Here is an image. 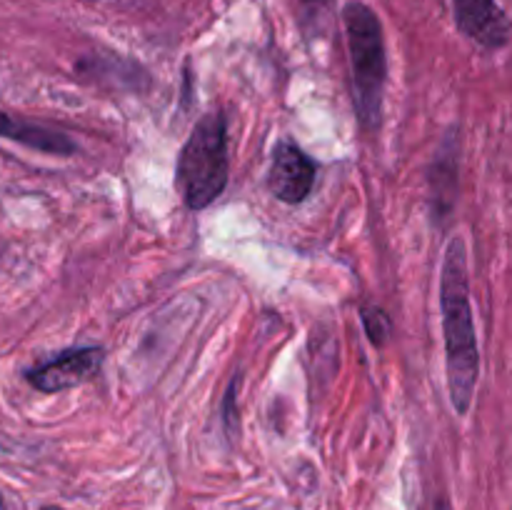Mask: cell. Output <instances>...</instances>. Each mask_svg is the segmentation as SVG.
I'll return each mask as SVG.
<instances>
[{
	"label": "cell",
	"instance_id": "cell-1",
	"mask_svg": "<svg viewBox=\"0 0 512 510\" xmlns=\"http://www.w3.org/2000/svg\"><path fill=\"white\" fill-rule=\"evenodd\" d=\"M440 318L445 335L450 403L458 415H468L480 378V348L470 303L468 253L465 240L453 235L440 265Z\"/></svg>",
	"mask_w": 512,
	"mask_h": 510
},
{
	"label": "cell",
	"instance_id": "cell-2",
	"mask_svg": "<svg viewBox=\"0 0 512 510\" xmlns=\"http://www.w3.org/2000/svg\"><path fill=\"white\" fill-rule=\"evenodd\" d=\"M350 75H353L355 118L365 133H375L383 120V93L388 83V50L380 15L363 0H348L340 10Z\"/></svg>",
	"mask_w": 512,
	"mask_h": 510
},
{
	"label": "cell",
	"instance_id": "cell-3",
	"mask_svg": "<svg viewBox=\"0 0 512 510\" xmlns=\"http://www.w3.org/2000/svg\"><path fill=\"white\" fill-rule=\"evenodd\" d=\"M228 125L223 110H208L190 130L175 163V188L188 210H205L228 188Z\"/></svg>",
	"mask_w": 512,
	"mask_h": 510
},
{
	"label": "cell",
	"instance_id": "cell-4",
	"mask_svg": "<svg viewBox=\"0 0 512 510\" xmlns=\"http://www.w3.org/2000/svg\"><path fill=\"white\" fill-rule=\"evenodd\" d=\"M105 363V350L100 345H80V348L60 350L48 360H40L25 370V380L40 393H60L75 388L100 373Z\"/></svg>",
	"mask_w": 512,
	"mask_h": 510
},
{
	"label": "cell",
	"instance_id": "cell-5",
	"mask_svg": "<svg viewBox=\"0 0 512 510\" xmlns=\"http://www.w3.org/2000/svg\"><path fill=\"white\" fill-rule=\"evenodd\" d=\"M318 163L295 140L283 138L275 143L268 168V190L280 203L298 205L313 193Z\"/></svg>",
	"mask_w": 512,
	"mask_h": 510
},
{
	"label": "cell",
	"instance_id": "cell-6",
	"mask_svg": "<svg viewBox=\"0 0 512 510\" xmlns=\"http://www.w3.org/2000/svg\"><path fill=\"white\" fill-rule=\"evenodd\" d=\"M455 28L485 50H500L510 43L512 23L498 0H450Z\"/></svg>",
	"mask_w": 512,
	"mask_h": 510
},
{
	"label": "cell",
	"instance_id": "cell-7",
	"mask_svg": "<svg viewBox=\"0 0 512 510\" xmlns=\"http://www.w3.org/2000/svg\"><path fill=\"white\" fill-rule=\"evenodd\" d=\"M430 183V208H433L435 223L443 225L450 220L458 200V143L455 135L448 133L435 153L433 165L428 173Z\"/></svg>",
	"mask_w": 512,
	"mask_h": 510
},
{
	"label": "cell",
	"instance_id": "cell-8",
	"mask_svg": "<svg viewBox=\"0 0 512 510\" xmlns=\"http://www.w3.org/2000/svg\"><path fill=\"white\" fill-rule=\"evenodd\" d=\"M0 138H8L30 150H40V153L60 155V158H68L78 150V143L60 130L45 128V125L30 123V120L15 118L8 113H0Z\"/></svg>",
	"mask_w": 512,
	"mask_h": 510
},
{
	"label": "cell",
	"instance_id": "cell-9",
	"mask_svg": "<svg viewBox=\"0 0 512 510\" xmlns=\"http://www.w3.org/2000/svg\"><path fill=\"white\" fill-rule=\"evenodd\" d=\"M338 0H298L300 5V28L308 35H318L333 15Z\"/></svg>",
	"mask_w": 512,
	"mask_h": 510
},
{
	"label": "cell",
	"instance_id": "cell-10",
	"mask_svg": "<svg viewBox=\"0 0 512 510\" xmlns=\"http://www.w3.org/2000/svg\"><path fill=\"white\" fill-rule=\"evenodd\" d=\"M360 318H363V328L368 333L370 343L375 348H383L390 340V335H393V320L388 318V313L383 308H375V305H363Z\"/></svg>",
	"mask_w": 512,
	"mask_h": 510
},
{
	"label": "cell",
	"instance_id": "cell-11",
	"mask_svg": "<svg viewBox=\"0 0 512 510\" xmlns=\"http://www.w3.org/2000/svg\"><path fill=\"white\" fill-rule=\"evenodd\" d=\"M435 510H450V505L445 500H440V503H435Z\"/></svg>",
	"mask_w": 512,
	"mask_h": 510
},
{
	"label": "cell",
	"instance_id": "cell-12",
	"mask_svg": "<svg viewBox=\"0 0 512 510\" xmlns=\"http://www.w3.org/2000/svg\"><path fill=\"white\" fill-rule=\"evenodd\" d=\"M40 510H63V508H58V505H43Z\"/></svg>",
	"mask_w": 512,
	"mask_h": 510
},
{
	"label": "cell",
	"instance_id": "cell-13",
	"mask_svg": "<svg viewBox=\"0 0 512 510\" xmlns=\"http://www.w3.org/2000/svg\"><path fill=\"white\" fill-rule=\"evenodd\" d=\"M0 503H3V500H0Z\"/></svg>",
	"mask_w": 512,
	"mask_h": 510
}]
</instances>
